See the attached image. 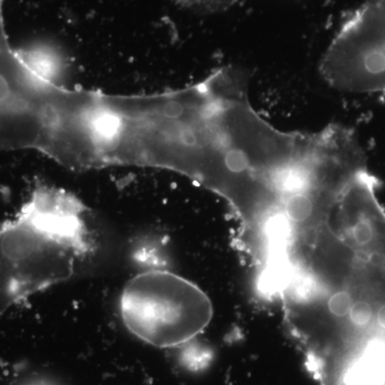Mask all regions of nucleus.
Segmentation results:
<instances>
[{
    "label": "nucleus",
    "mask_w": 385,
    "mask_h": 385,
    "mask_svg": "<svg viewBox=\"0 0 385 385\" xmlns=\"http://www.w3.org/2000/svg\"><path fill=\"white\" fill-rule=\"evenodd\" d=\"M320 72L341 91L385 94V0H368L343 24Z\"/></svg>",
    "instance_id": "20e7f679"
},
{
    "label": "nucleus",
    "mask_w": 385,
    "mask_h": 385,
    "mask_svg": "<svg viewBox=\"0 0 385 385\" xmlns=\"http://www.w3.org/2000/svg\"><path fill=\"white\" fill-rule=\"evenodd\" d=\"M120 312L132 334L155 347H176L204 331L213 316L202 289L170 271L149 270L125 285Z\"/></svg>",
    "instance_id": "7ed1b4c3"
},
{
    "label": "nucleus",
    "mask_w": 385,
    "mask_h": 385,
    "mask_svg": "<svg viewBox=\"0 0 385 385\" xmlns=\"http://www.w3.org/2000/svg\"><path fill=\"white\" fill-rule=\"evenodd\" d=\"M92 251L80 200L35 188L15 219L0 226V308L69 280Z\"/></svg>",
    "instance_id": "f03ea898"
},
{
    "label": "nucleus",
    "mask_w": 385,
    "mask_h": 385,
    "mask_svg": "<svg viewBox=\"0 0 385 385\" xmlns=\"http://www.w3.org/2000/svg\"><path fill=\"white\" fill-rule=\"evenodd\" d=\"M368 164L324 192L294 231L265 296L319 385H385V208Z\"/></svg>",
    "instance_id": "f257e3e1"
}]
</instances>
